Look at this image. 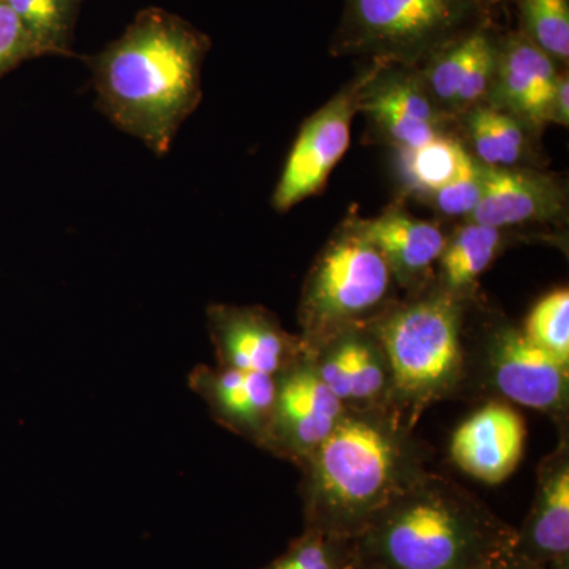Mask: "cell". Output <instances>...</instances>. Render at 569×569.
<instances>
[{"instance_id":"6da1fadb","label":"cell","mask_w":569,"mask_h":569,"mask_svg":"<svg viewBox=\"0 0 569 569\" xmlns=\"http://www.w3.org/2000/svg\"><path fill=\"white\" fill-rule=\"evenodd\" d=\"M208 37L173 14L142 11L91 61L97 108L156 156L170 152L203 97Z\"/></svg>"},{"instance_id":"7a4b0ae2","label":"cell","mask_w":569,"mask_h":569,"mask_svg":"<svg viewBox=\"0 0 569 569\" xmlns=\"http://www.w3.org/2000/svg\"><path fill=\"white\" fill-rule=\"evenodd\" d=\"M426 448L389 407L348 408L302 466L305 529L356 539L427 468Z\"/></svg>"},{"instance_id":"3957f363","label":"cell","mask_w":569,"mask_h":569,"mask_svg":"<svg viewBox=\"0 0 569 569\" xmlns=\"http://www.w3.org/2000/svg\"><path fill=\"white\" fill-rule=\"evenodd\" d=\"M518 529L436 471L397 493L353 539L358 556L392 569H475L516 549Z\"/></svg>"},{"instance_id":"277c9868","label":"cell","mask_w":569,"mask_h":569,"mask_svg":"<svg viewBox=\"0 0 569 569\" xmlns=\"http://www.w3.org/2000/svg\"><path fill=\"white\" fill-rule=\"evenodd\" d=\"M468 305L432 283L367 325L391 370L388 407L411 429L427 408L466 391Z\"/></svg>"},{"instance_id":"5b68a950","label":"cell","mask_w":569,"mask_h":569,"mask_svg":"<svg viewBox=\"0 0 569 569\" xmlns=\"http://www.w3.org/2000/svg\"><path fill=\"white\" fill-rule=\"evenodd\" d=\"M396 287L385 258L348 217L318 253L302 287L298 323L306 350L372 323L395 305Z\"/></svg>"},{"instance_id":"8992f818","label":"cell","mask_w":569,"mask_h":569,"mask_svg":"<svg viewBox=\"0 0 569 569\" xmlns=\"http://www.w3.org/2000/svg\"><path fill=\"white\" fill-rule=\"evenodd\" d=\"M490 7L489 0H346L331 51L418 69L488 18Z\"/></svg>"},{"instance_id":"52a82bcc","label":"cell","mask_w":569,"mask_h":569,"mask_svg":"<svg viewBox=\"0 0 569 569\" xmlns=\"http://www.w3.org/2000/svg\"><path fill=\"white\" fill-rule=\"evenodd\" d=\"M468 381L477 378L492 392L490 399L545 413L567 432L569 367L535 346L520 326L498 320L486 328L478 350H468Z\"/></svg>"},{"instance_id":"ba28073f","label":"cell","mask_w":569,"mask_h":569,"mask_svg":"<svg viewBox=\"0 0 569 569\" xmlns=\"http://www.w3.org/2000/svg\"><path fill=\"white\" fill-rule=\"evenodd\" d=\"M383 63L370 61L367 69L302 123L272 193L271 204L277 212H288L325 189L350 148L355 116L361 112L367 86Z\"/></svg>"},{"instance_id":"9c48e42d","label":"cell","mask_w":569,"mask_h":569,"mask_svg":"<svg viewBox=\"0 0 569 569\" xmlns=\"http://www.w3.org/2000/svg\"><path fill=\"white\" fill-rule=\"evenodd\" d=\"M276 385L274 411L263 449L302 468L335 432L347 407L318 376L309 351L280 372Z\"/></svg>"},{"instance_id":"30bf717a","label":"cell","mask_w":569,"mask_h":569,"mask_svg":"<svg viewBox=\"0 0 569 569\" xmlns=\"http://www.w3.org/2000/svg\"><path fill=\"white\" fill-rule=\"evenodd\" d=\"M206 325L220 367L277 377L307 351L263 306L211 305Z\"/></svg>"},{"instance_id":"8fae6325","label":"cell","mask_w":569,"mask_h":569,"mask_svg":"<svg viewBox=\"0 0 569 569\" xmlns=\"http://www.w3.org/2000/svg\"><path fill=\"white\" fill-rule=\"evenodd\" d=\"M361 112L395 149L417 148L447 133L451 121L430 99L417 69L387 62L367 86Z\"/></svg>"},{"instance_id":"7c38bea8","label":"cell","mask_w":569,"mask_h":569,"mask_svg":"<svg viewBox=\"0 0 569 569\" xmlns=\"http://www.w3.org/2000/svg\"><path fill=\"white\" fill-rule=\"evenodd\" d=\"M563 70L520 31L501 33L489 107L538 134L550 123L557 78Z\"/></svg>"},{"instance_id":"4fadbf2b","label":"cell","mask_w":569,"mask_h":569,"mask_svg":"<svg viewBox=\"0 0 569 569\" xmlns=\"http://www.w3.org/2000/svg\"><path fill=\"white\" fill-rule=\"evenodd\" d=\"M567 219L568 190L557 176L531 167H482L481 200L470 222L511 230L526 224H563Z\"/></svg>"},{"instance_id":"5bb4252c","label":"cell","mask_w":569,"mask_h":569,"mask_svg":"<svg viewBox=\"0 0 569 569\" xmlns=\"http://www.w3.org/2000/svg\"><path fill=\"white\" fill-rule=\"evenodd\" d=\"M526 440L522 415L507 400L489 399L455 430L449 458L468 477L496 486L515 473Z\"/></svg>"},{"instance_id":"9a60e30c","label":"cell","mask_w":569,"mask_h":569,"mask_svg":"<svg viewBox=\"0 0 569 569\" xmlns=\"http://www.w3.org/2000/svg\"><path fill=\"white\" fill-rule=\"evenodd\" d=\"M318 376L348 408L388 407L391 370L369 326L348 329L309 351Z\"/></svg>"},{"instance_id":"2e32d148","label":"cell","mask_w":569,"mask_h":569,"mask_svg":"<svg viewBox=\"0 0 569 569\" xmlns=\"http://www.w3.org/2000/svg\"><path fill=\"white\" fill-rule=\"evenodd\" d=\"M189 387L213 421L263 449L276 403V377L230 367H193Z\"/></svg>"},{"instance_id":"e0dca14e","label":"cell","mask_w":569,"mask_h":569,"mask_svg":"<svg viewBox=\"0 0 569 569\" xmlns=\"http://www.w3.org/2000/svg\"><path fill=\"white\" fill-rule=\"evenodd\" d=\"M569 441L560 432L559 447L538 467L533 503L518 529L516 550L546 569H569Z\"/></svg>"},{"instance_id":"ac0fdd59","label":"cell","mask_w":569,"mask_h":569,"mask_svg":"<svg viewBox=\"0 0 569 569\" xmlns=\"http://www.w3.org/2000/svg\"><path fill=\"white\" fill-rule=\"evenodd\" d=\"M356 228L385 258L397 287L408 295L419 293L433 283L436 268L447 234L433 222L391 206L373 219L353 216Z\"/></svg>"},{"instance_id":"d6986e66","label":"cell","mask_w":569,"mask_h":569,"mask_svg":"<svg viewBox=\"0 0 569 569\" xmlns=\"http://www.w3.org/2000/svg\"><path fill=\"white\" fill-rule=\"evenodd\" d=\"M508 231L470 220L459 224L447 236L437 261L433 283L455 298L473 302L479 279L507 249L511 239Z\"/></svg>"},{"instance_id":"ffe728a7","label":"cell","mask_w":569,"mask_h":569,"mask_svg":"<svg viewBox=\"0 0 569 569\" xmlns=\"http://www.w3.org/2000/svg\"><path fill=\"white\" fill-rule=\"evenodd\" d=\"M467 151L486 168L529 167L533 159V138L518 119L489 104H479L462 116Z\"/></svg>"},{"instance_id":"44dd1931","label":"cell","mask_w":569,"mask_h":569,"mask_svg":"<svg viewBox=\"0 0 569 569\" xmlns=\"http://www.w3.org/2000/svg\"><path fill=\"white\" fill-rule=\"evenodd\" d=\"M396 152L400 181L421 201L455 178L468 153L466 146L448 132L417 148L396 149Z\"/></svg>"},{"instance_id":"7402d4cb","label":"cell","mask_w":569,"mask_h":569,"mask_svg":"<svg viewBox=\"0 0 569 569\" xmlns=\"http://www.w3.org/2000/svg\"><path fill=\"white\" fill-rule=\"evenodd\" d=\"M520 29L561 69L569 61V0H516Z\"/></svg>"},{"instance_id":"603a6c76","label":"cell","mask_w":569,"mask_h":569,"mask_svg":"<svg viewBox=\"0 0 569 569\" xmlns=\"http://www.w3.org/2000/svg\"><path fill=\"white\" fill-rule=\"evenodd\" d=\"M20 18L40 54H67L77 0H2Z\"/></svg>"},{"instance_id":"cb8c5ba5","label":"cell","mask_w":569,"mask_h":569,"mask_svg":"<svg viewBox=\"0 0 569 569\" xmlns=\"http://www.w3.org/2000/svg\"><path fill=\"white\" fill-rule=\"evenodd\" d=\"M356 557L353 539L305 529L282 556L261 569H350Z\"/></svg>"},{"instance_id":"d4e9b609","label":"cell","mask_w":569,"mask_h":569,"mask_svg":"<svg viewBox=\"0 0 569 569\" xmlns=\"http://www.w3.org/2000/svg\"><path fill=\"white\" fill-rule=\"evenodd\" d=\"M523 335L535 346L569 367V291H550L539 299L522 326Z\"/></svg>"},{"instance_id":"484cf974","label":"cell","mask_w":569,"mask_h":569,"mask_svg":"<svg viewBox=\"0 0 569 569\" xmlns=\"http://www.w3.org/2000/svg\"><path fill=\"white\" fill-rule=\"evenodd\" d=\"M481 194L482 164L467 153L455 178L425 201L441 216L466 222L477 211Z\"/></svg>"},{"instance_id":"4316f807","label":"cell","mask_w":569,"mask_h":569,"mask_svg":"<svg viewBox=\"0 0 569 569\" xmlns=\"http://www.w3.org/2000/svg\"><path fill=\"white\" fill-rule=\"evenodd\" d=\"M41 56L20 18L0 0V78L17 69L21 62Z\"/></svg>"},{"instance_id":"83f0119b","label":"cell","mask_w":569,"mask_h":569,"mask_svg":"<svg viewBox=\"0 0 569 569\" xmlns=\"http://www.w3.org/2000/svg\"><path fill=\"white\" fill-rule=\"evenodd\" d=\"M550 123L568 127L569 123V78L568 71L561 70L556 82L552 104H550Z\"/></svg>"},{"instance_id":"f1b7e54d","label":"cell","mask_w":569,"mask_h":569,"mask_svg":"<svg viewBox=\"0 0 569 569\" xmlns=\"http://www.w3.org/2000/svg\"><path fill=\"white\" fill-rule=\"evenodd\" d=\"M475 569H546L539 567V565L523 557L522 553H519L518 550H509V552L503 553V556L497 557V559L488 561V563L481 565V567Z\"/></svg>"},{"instance_id":"f546056e","label":"cell","mask_w":569,"mask_h":569,"mask_svg":"<svg viewBox=\"0 0 569 569\" xmlns=\"http://www.w3.org/2000/svg\"><path fill=\"white\" fill-rule=\"evenodd\" d=\"M358 553V552H356ZM350 569H392L387 565L380 563V561L366 559V557H356L355 563L351 565Z\"/></svg>"},{"instance_id":"4dcf8cb0","label":"cell","mask_w":569,"mask_h":569,"mask_svg":"<svg viewBox=\"0 0 569 569\" xmlns=\"http://www.w3.org/2000/svg\"><path fill=\"white\" fill-rule=\"evenodd\" d=\"M489 2L493 6V3L501 2V0H489Z\"/></svg>"}]
</instances>
